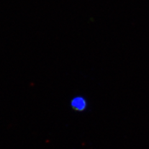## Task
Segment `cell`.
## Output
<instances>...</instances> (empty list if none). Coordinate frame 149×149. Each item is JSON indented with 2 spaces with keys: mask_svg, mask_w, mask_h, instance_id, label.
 I'll use <instances>...</instances> for the list:
<instances>
[{
  "mask_svg": "<svg viewBox=\"0 0 149 149\" xmlns=\"http://www.w3.org/2000/svg\"><path fill=\"white\" fill-rule=\"evenodd\" d=\"M73 106L74 107V108L78 109H83L84 108H85V101H84L83 100L76 99L74 100L73 102Z\"/></svg>",
  "mask_w": 149,
  "mask_h": 149,
  "instance_id": "cell-1",
  "label": "cell"
}]
</instances>
